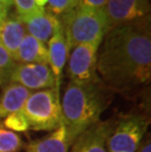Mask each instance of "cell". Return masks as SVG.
I'll return each mask as SVG.
<instances>
[{"label":"cell","instance_id":"2","mask_svg":"<svg viewBox=\"0 0 151 152\" xmlns=\"http://www.w3.org/2000/svg\"><path fill=\"white\" fill-rule=\"evenodd\" d=\"M108 103L101 83L85 86L69 83L61 102V120L70 146L82 132L99 121Z\"/></svg>","mask_w":151,"mask_h":152},{"label":"cell","instance_id":"4","mask_svg":"<svg viewBox=\"0 0 151 152\" xmlns=\"http://www.w3.org/2000/svg\"><path fill=\"white\" fill-rule=\"evenodd\" d=\"M22 113L34 131L55 130L62 122L59 90L47 88L31 92Z\"/></svg>","mask_w":151,"mask_h":152},{"label":"cell","instance_id":"13","mask_svg":"<svg viewBox=\"0 0 151 152\" xmlns=\"http://www.w3.org/2000/svg\"><path fill=\"white\" fill-rule=\"evenodd\" d=\"M31 92L18 83H9L5 86L0 95V119L7 117L12 113L22 111Z\"/></svg>","mask_w":151,"mask_h":152},{"label":"cell","instance_id":"11","mask_svg":"<svg viewBox=\"0 0 151 152\" xmlns=\"http://www.w3.org/2000/svg\"><path fill=\"white\" fill-rule=\"evenodd\" d=\"M48 65L55 79L56 87L60 89L61 77H62L63 69L65 67L67 57L69 51L67 47L65 34H64L63 26L61 25L48 40Z\"/></svg>","mask_w":151,"mask_h":152},{"label":"cell","instance_id":"25","mask_svg":"<svg viewBox=\"0 0 151 152\" xmlns=\"http://www.w3.org/2000/svg\"><path fill=\"white\" fill-rule=\"evenodd\" d=\"M7 16H5V15H2V14H0V30H1V28H2V26H3V23H4L5 21V19Z\"/></svg>","mask_w":151,"mask_h":152},{"label":"cell","instance_id":"19","mask_svg":"<svg viewBox=\"0 0 151 152\" xmlns=\"http://www.w3.org/2000/svg\"><path fill=\"white\" fill-rule=\"evenodd\" d=\"M48 7L45 9L54 16H64L79 4V0H47Z\"/></svg>","mask_w":151,"mask_h":152},{"label":"cell","instance_id":"5","mask_svg":"<svg viewBox=\"0 0 151 152\" xmlns=\"http://www.w3.org/2000/svg\"><path fill=\"white\" fill-rule=\"evenodd\" d=\"M148 127L140 115H128L119 120L106 140L108 152H136Z\"/></svg>","mask_w":151,"mask_h":152},{"label":"cell","instance_id":"10","mask_svg":"<svg viewBox=\"0 0 151 152\" xmlns=\"http://www.w3.org/2000/svg\"><path fill=\"white\" fill-rule=\"evenodd\" d=\"M21 20L24 23L26 31L28 34L44 44L48 42L57 28L62 25V23L56 16L46 10Z\"/></svg>","mask_w":151,"mask_h":152},{"label":"cell","instance_id":"3","mask_svg":"<svg viewBox=\"0 0 151 152\" xmlns=\"http://www.w3.org/2000/svg\"><path fill=\"white\" fill-rule=\"evenodd\" d=\"M61 23L69 52L82 43H101L109 31L105 8L97 9L78 4L62 16Z\"/></svg>","mask_w":151,"mask_h":152},{"label":"cell","instance_id":"26","mask_svg":"<svg viewBox=\"0 0 151 152\" xmlns=\"http://www.w3.org/2000/svg\"><path fill=\"white\" fill-rule=\"evenodd\" d=\"M7 10H6V9L3 7L2 6V4L1 3H0V14H2V15H5V16H7Z\"/></svg>","mask_w":151,"mask_h":152},{"label":"cell","instance_id":"18","mask_svg":"<svg viewBox=\"0 0 151 152\" xmlns=\"http://www.w3.org/2000/svg\"><path fill=\"white\" fill-rule=\"evenodd\" d=\"M3 126L9 131H14V132H26L30 129L28 123L27 119L22 113V111L12 113V114L8 115L7 117H5L4 122H3Z\"/></svg>","mask_w":151,"mask_h":152},{"label":"cell","instance_id":"8","mask_svg":"<svg viewBox=\"0 0 151 152\" xmlns=\"http://www.w3.org/2000/svg\"><path fill=\"white\" fill-rule=\"evenodd\" d=\"M150 4L148 0H108L105 7L109 31L147 17Z\"/></svg>","mask_w":151,"mask_h":152},{"label":"cell","instance_id":"21","mask_svg":"<svg viewBox=\"0 0 151 152\" xmlns=\"http://www.w3.org/2000/svg\"><path fill=\"white\" fill-rule=\"evenodd\" d=\"M108 0H79V4L88 6L91 8L104 9Z\"/></svg>","mask_w":151,"mask_h":152},{"label":"cell","instance_id":"16","mask_svg":"<svg viewBox=\"0 0 151 152\" xmlns=\"http://www.w3.org/2000/svg\"><path fill=\"white\" fill-rule=\"evenodd\" d=\"M23 147V141L16 132L9 131L0 123V152H18Z\"/></svg>","mask_w":151,"mask_h":152},{"label":"cell","instance_id":"9","mask_svg":"<svg viewBox=\"0 0 151 152\" xmlns=\"http://www.w3.org/2000/svg\"><path fill=\"white\" fill-rule=\"evenodd\" d=\"M112 128L111 122L98 121L76 138L70 152H108L106 140Z\"/></svg>","mask_w":151,"mask_h":152},{"label":"cell","instance_id":"14","mask_svg":"<svg viewBox=\"0 0 151 152\" xmlns=\"http://www.w3.org/2000/svg\"><path fill=\"white\" fill-rule=\"evenodd\" d=\"M14 60L18 63L48 65V50L45 44L30 34H26Z\"/></svg>","mask_w":151,"mask_h":152},{"label":"cell","instance_id":"23","mask_svg":"<svg viewBox=\"0 0 151 152\" xmlns=\"http://www.w3.org/2000/svg\"><path fill=\"white\" fill-rule=\"evenodd\" d=\"M0 3L4 7L6 10H9V8H11L13 4H14V0H0Z\"/></svg>","mask_w":151,"mask_h":152},{"label":"cell","instance_id":"15","mask_svg":"<svg viewBox=\"0 0 151 152\" xmlns=\"http://www.w3.org/2000/svg\"><path fill=\"white\" fill-rule=\"evenodd\" d=\"M70 144L62 122L51 134L36 140L27 146L26 152H69Z\"/></svg>","mask_w":151,"mask_h":152},{"label":"cell","instance_id":"17","mask_svg":"<svg viewBox=\"0 0 151 152\" xmlns=\"http://www.w3.org/2000/svg\"><path fill=\"white\" fill-rule=\"evenodd\" d=\"M17 62L12 56L0 45V86H5L9 82L12 71Z\"/></svg>","mask_w":151,"mask_h":152},{"label":"cell","instance_id":"24","mask_svg":"<svg viewBox=\"0 0 151 152\" xmlns=\"http://www.w3.org/2000/svg\"><path fill=\"white\" fill-rule=\"evenodd\" d=\"M34 2H35V5H36L38 8L45 9V6L47 4V0H34Z\"/></svg>","mask_w":151,"mask_h":152},{"label":"cell","instance_id":"22","mask_svg":"<svg viewBox=\"0 0 151 152\" xmlns=\"http://www.w3.org/2000/svg\"><path fill=\"white\" fill-rule=\"evenodd\" d=\"M136 152H151V142L150 137H148L144 140H141L139 145V147L136 148Z\"/></svg>","mask_w":151,"mask_h":152},{"label":"cell","instance_id":"6","mask_svg":"<svg viewBox=\"0 0 151 152\" xmlns=\"http://www.w3.org/2000/svg\"><path fill=\"white\" fill-rule=\"evenodd\" d=\"M99 45L100 42L82 43L73 48L67 69L71 82L82 86L101 83L96 72Z\"/></svg>","mask_w":151,"mask_h":152},{"label":"cell","instance_id":"12","mask_svg":"<svg viewBox=\"0 0 151 152\" xmlns=\"http://www.w3.org/2000/svg\"><path fill=\"white\" fill-rule=\"evenodd\" d=\"M27 34L24 23L18 15L7 16L0 30V45L14 59L18 48Z\"/></svg>","mask_w":151,"mask_h":152},{"label":"cell","instance_id":"20","mask_svg":"<svg viewBox=\"0 0 151 152\" xmlns=\"http://www.w3.org/2000/svg\"><path fill=\"white\" fill-rule=\"evenodd\" d=\"M14 4L16 7V12L20 19H24L30 16L43 12L45 9L38 8L35 5L34 0H14Z\"/></svg>","mask_w":151,"mask_h":152},{"label":"cell","instance_id":"1","mask_svg":"<svg viewBox=\"0 0 151 152\" xmlns=\"http://www.w3.org/2000/svg\"><path fill=\"white\" fill-rule=\"evenodd\" d=\"M97 52L96 72L108 88L130 90L151 77L149 18L111 28Z\"/></svg>","mask_w":151,"mask_h":152},{"label":"cell","instance_id":"7","mask_svg":"<svg viewBox=\"0 0 151 152\" xmlns=\"http://www.w3.org/2000/svg\"><path fill=\"white\" fill-rule=\"evenodd\" d=\"M9 83L21 85L31 91L47 88L58 89L49 66L41 64L17 63L11 73Z\"/></svg>","mask_w":151,"mask_h":152}]
</instances>
